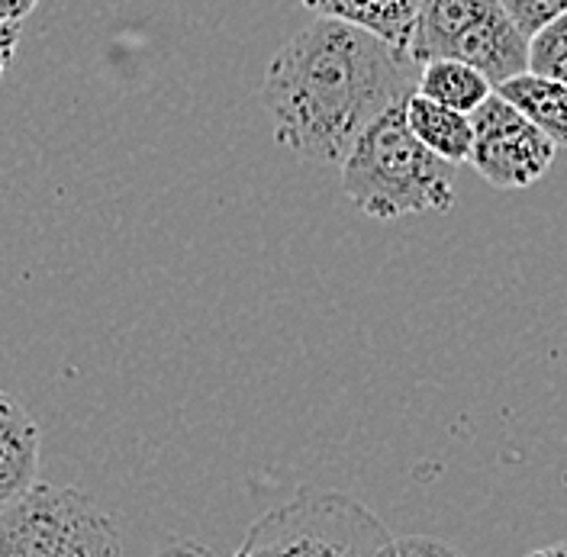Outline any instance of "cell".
I'll use <instances>...</instances> for the list:
<instances>
[{
    "label": "cell",
    "instance_id": "6da1fadb",
    "mask_svg": "<svg viewBox=\"0 0 567 557\" xmlns=\"http://www.w3.org/2000/svg\"><path fill=\"white\" fill-rule=\"evenodd\" d=\"M420 65L378 35L313 20L271 59L261 104L275 140L313 165H342L390 106L416 94Z\"/></svg>",
    "mask_w": 567,
    "mask_h": 557
},
{
    "label": "cell",
    "instance_id": "7a4b0ae2",
    "mask_svg": "<svg viewBox=\"0 0 567 557\" xmlns=\"http://www.w3.org/2000/svg\"><path fill=\"white\" fill-rule=\"evenodd\" d=\"M342 168V190L354 209L378 223H396L416 213H449L455 207L458 165L439 158L413 136L406 101L354 142Z\"/></svg>",
    "mask_w": 567,
    "mask_h": 557
},
{
    "label": "cell",
    "instance_id": "3957f363",
    "mask_svg": "<svg viewBox=\"0 0 567 557\" xmlns=\"http://www.w3.org/2000/svg\"><path fill=\"white\" fill-rule=\"evenodd\" d=\"M390 528L339 489L300 487L248 525L236 557H378Z\"/></svg>",
    "mask_w": 567,
    "mask_h": 557
},
{
    "label": "cell",
    "instance_id": "277c9868",
    "mask_svg": "<svg viewBox=\"0 0 567 557\" xmlns=\"http://www.w3.org/2000/svg\"><path fill=\"white\" fill-rule=\"evenodd\" d=\"M410 59L420 69L435 59H458L503 87L529 71V35L506 17L499 0H423Z\"/></svg>",
    "mask_w": 567,
    "mask_h": 557
},
{
    "label": "cell",
    "instance_id": "5b68a950",
    "mask_svg": "<svg viewBox=\"0 0 567 557\" xmlns=\"http://www.w3.org/2000/svg\"><path fill=\"white\" fill-rule=\"evenodd\" d=\"M0 557H123V545L87 493L35 484L0 506Z\"/></svg>",
    "mask_w": 567,
    "mask_h": 557
},
{
    "label": "cell",
    "instance_id": "8992f818",
    "mask_svg": "<svg viewBox=\"0 0 567 557\" xmlns=\"http://www.w3.org/2000/svg\"><path fill=\"white\" fill-rule=\"evenodd\" d=\"M474 120V152L471 168L499 190H523L542 180L555 162L558 145L548 140L523 110L503 94H491L471 113Z\"/></svg>",
    "mask_w": 567,
    "mask_h": 557
},
{
    "label": "cell",
    "instance_id": "52a82bcc",
    "mask_svg": "<svg viewBox=\"0 0 567 557\" xmlns=\"http://www.w3.org/2000/svg\"><path fill=\"white\" fill-rule=\"evenodd\" d=\"M300 3L317 20H339L358 27L410 59V42L423 0H300Z\"/></svg>",
    "mask_w": 567,
    "mask_h": 557
},
{
    "label": "cell",
    "instance_id": "ba28073f",
    "mask_svg": "<svg viewBox=\"0 0 567 557\" xmlns=\"http://www.w3.org/2000/svg\"><path fill=\"white\" fill-rule=\"evenodd\" d=\"M39 484V425L17 396L0 390V506Z\"/></svg>",
    "mask_w": 567,
    "mask_h": 557
},
{
    "label": "cell",
    "instance_id": "9c48e42d",
    "mask_svg": "<svg viewBox=\"0 0 567 557\" xmlns=\"http://www.w3.org/2000/svg\"><path fill=\"white\" fill-rule=\"evenodd\" d=\"M406 123L413 136L423 142L425 148H432L439 158L452 165H471V152L477 142L471 113H461L452 106L435 104L423 94H413L406 101Z\"/></svg>",
    "mask_w": 567,
    "mask_h": 557
},
{
    "label": "cell",
    "instance_id": "30bf717a",
    "mask_svg": "<svg viewBox=\"0 0 567 557\" xmlns=\"http://www.w3.org/2000/svg\"><path fill=\"white\" fill-rule=\"evenodd\" d=\"M496 94H503L516 110H523L558 148H567V81L526 71L496 87Z\"/></svg>",
    "mask_w": 567,
    "mask_h": 557
},
{
    "label": "cell",
    "instance_id": "8fae6325",
    "mask_svg": "<svg viewBox=\"0 0 567 557\" xmlns=\"http://www.w3.org/2000/svg\"><path fill=\"white\" fill-rule=\"evenodd\" d=\"M494 91L496 87L481 71L458 59L425 62L420 69V84H416V94H423L435 104L461 110V113H474Z\"/></svg>",
    "mask_w": 567,
    "mask_h": 557
},
{
    "label": "cell",
    "instance_id": "7c38bea8",
    "mask_svg": "<svg viewBox=\"0 0 567 557\" xmlns=\"http://www.w3.org/2000/svg\"><path fill=\"white\" fill-rule=\"evenodd\" d=\"M529 71L567 81V13L529 39Z\"/></svg>",
    "mask_w": 567,
    "mask_h": 557
},
{
    "label": "cell",
    "instance_id": "4fadbf2b",
    "mask_svg": "<svg viewBox=\"0 0 567 557\" xmlns=\"http://www.w3.org/2000/svg\"><path fill=\"white\" fill-rule=\"evenodd\" d=\"M499 3H503L506 17L529 39L567 13V0H499Z\"/></svg>",
    "mask_w": 567,
    "mask_h": 557
},
{
    "label": "cell",
    "instance_id": "5bb4252c",
    "mask_svg": "<svg viewBox=\"0 0 567 557\" xmlns=\"http://www.w3.org/2000/svg\"><path fill=\"white\" fill-rule=\"evenodd\" d=\"M378 557H461L452 545L429 538V535H403V538H390L384 551Z\"/></svg>",
    "mask_w": 567,
    "mask_h": 557
},
{
    "label": "cell",
    "instance_id": "9a60e30c",
    "mask_svg": "<svg viewBox=\"0 0 567 557\" xmlns=\"http://www.w3.org/2000/svg\"><path fill=\"white\" fill-rule=\"evenodd\" d=\"M17 45H20V27H13V23H3V20H0V78H3L7 65L13 62Z\"/></svg>",
    "mask_w": 567,
    "mask_h": 557
},
{
    "label": "cell",
    "instance_id": "2e32d148",
    "mask_svg": "<svg viewBox=\"0 0 567 557\" xmlns=\"http://www.w3.org/2000/svg\"><path fill=\"white\" fill-rule=\"evenodd\" d=\"M35 3H39V0H0V20L20 27V23L33 13Z\"/></svg>",
    "mask_w": 567,
    "mask_h": 557
},
{
    "label": "cell",
    "instance_id": "e0dca14e",
    "mask_svg": "<svg viewBox=\"0 0 567 557\" xmlns=\"http://www.w3.org/2000/svg\"><path fill=\"white\" fill-rule=\"evenodd\" d=\"M155 557H219L213 548L207 545H200V541H175V545H168L165 551H158Z\"/></svg>",
    "mask_w": 567,
    "mask_h": 557
},
{
    "label": "cell",
    "instance_id": "ac0fdd59",
    "mask_svg": "<svg viewBox=\"0 0 567 557\" xmlns=\"http://www.w3.org/2000/svg\"><path fill=\"white\" fill-rule=\"evenodd\" d=\"M526 557H567V541H558V545H548V548H538Z\"/></svg>",
    "mask_w": 567,
    "mask_h": 557
}]
</instances>
